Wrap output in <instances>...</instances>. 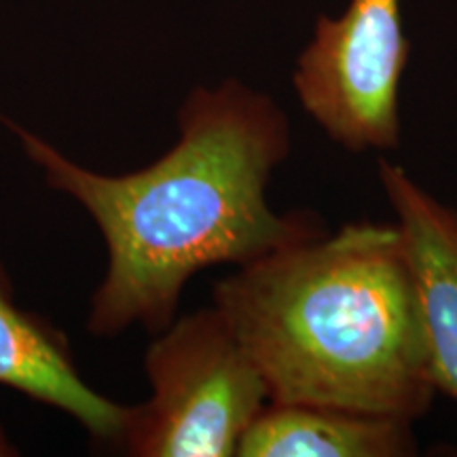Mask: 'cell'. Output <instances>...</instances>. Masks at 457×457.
I'll return each instance as SVG.
<instances>
[{"label": "cell", "mask_w": 457, "mask_h": 457, "mask_svg": "<svg viewBox=\"0 0 457 457\" xmlns=\"http://www.w3.org/2000/svg\"><path fill=\"white\" fill-rule=\"evenodd\" d=\"M145 370L151 394L129 409L119 441L134 457H233L270 404L259 367L214 305L157 333Z\"/></svg>", "instance_id": "cell-3"}, {"label": "cell", "mask_w": 457, "mask_h": 457, "mask_svg": "<svg viewBox=\"0 0 457 457\" xmlns=\"http://www.w3.org/2000/svg\"><path fill=\"white\" fill-rule=\"evenodd\" d=\"M11 455H17V449H15V445L9 441L4 428L0 426V457H11Z\"/></svg>", "instance_id": "cell-8"}, {"label": "cell", "mask_w": 457, "mask_h": 457, "mask_svg": "<svg viewBox=\"0 0 457 457\" xmlns=\"http://www.w3.org/2000/svg\"><path fill=\"white\" fill-rule=\"evenodd\" d=\"M0 386L77 420L98 441H121L129 407L98 394L79 375L64 337L15 303L0 265Z\"/></svg>", "instance_id": "cell-6"}, {"label": "cell", "mask_w": 457, "mask_h": 457, "mask_svg": "<svg viewBox=\"0 0 457 457\" xmlns=\"http://www.w3.org/2000/svg\"><path fill=\"white\" fill-rule=\"evenodd\" d=\"M377 176L409 250L434 386L457 400V210L403 165L379 159Z\"/></svg>", "instance_id": "cell-5"}, {"label": "cell", "mask_w": 457, "mask_h": 457, "mask_svg": "<svg viewBox=\"0 0 457 457\" xmlns=\"http://www.w3.org/2000/svg\"><path fill=\"white\" fill-rule=\"evenodd\" d=\"M13 131L47 185L81 204L104 237L106 276L87 320L96 337L136 324L162 333L197 271L327 233L316 214H278L267 202L293 131L276 100L236 79L191 91L176 145L131 174L83 168L32 131Z\"/></svg>", "instance_id": "cell-1"}, {"label": "cell", "mask_w": 457, "mask_h": 457, "mask_svg": "<svg viewBox=\"0 0 457 457\" xmlns=\"http://www.w3.org/2000/svg\"><path fill=\"white\" fill-rule=\"evenodd\" d=\"M270 403L415 421L436 386L403 228L347 222L214 284Z\"/></svg>", "instance_id": "cell-2"}, {"label": "cell", "mask_w": 457, "mask_h": 457, "mask_svg": "<svg viewBox=\"0 0 457 457\" xmlns=\"http://www.w3.org/2000/svg\"><path fill=\"white\" fill-rule=\"evenodd\" d=\"M413 421L313 404L270 403L239 441L237 457L415 455Z\"/></svg>", "instance_id": "cell-7"}, {"label": "cell", "mask_w": 457, "mask_h": 457, "mask_svg": "<svg viewBox=\"0 0 457 457\" xmlns=\"http://www.w3.org/2000/svg\"><path fill=\"white\" fill-rule=\"evenodd\" d=\"M409 64L400 0H350L320 17L295 71L303 111L347 151L400 145V81Z\"/></svg>", "instance_id": "cell-4"}]
</instances>
